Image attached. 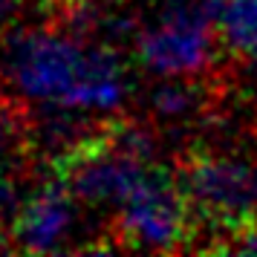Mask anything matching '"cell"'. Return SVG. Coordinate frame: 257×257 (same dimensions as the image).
Returning a JSON list of instances; mask_svg holds the SVG:
<instances>
[{"instance_id": "obj_1", "label": "cell", "mask_w": 257, "mask_h": 257, "mask_svg": "<svg viewBox=\"0 0 257 257\" xmlns=\"http://www.w3.org/2000/svg\"><path fill=\"white\" fill-rule=\"evenodd\" d=\"M3 70L38 104L81 113H107L127 93L124 64L110 47L55 29H21L6 38Z\"/></svg>"}, {"instance_id": "obj_2", "label": "cell", "mask_w": 257, "mask_h": 257, "mask_svg": "<svg viewBox=\"0 0 257 257\" xmlns=\"http://www.w3.org/2000/svg\"><path fill=\"white\" fill-rule=\"evenodd\" d=\"M197 225H208L214 251H257V162L191 151L176 168Z\"/></svg>"}, {"instance_id": "obj_3", "label": "cell", "mask_w": 257, "mask_h": 257, "mask_svg": "<svg viewBox=\"0 0 257 257\" xmlns=\"http://www.w3.org/2000/svg\"><path fill=\"white\" fill-rule=\"evenodd\" d=\"M153 165L151 133L133 121L110 118L81 139L64 145L49 176L61 179L87 205H121L130 188Z\"/></svg>"}, {"instance_id": "obj_4", "label": "cell", "mask_w": 257, "mask_h": 257, "mask_svg": "<svg viewBox=\"0 0 257 257\" xmlns=\"http://www.w3.org/2000/svg\"><path fill=\"white\" fill-rule=\"evenodd\" d=\"M199 231L194 208L185 197L179 174L151 165L142 179L121 199L113 225V237L121 248L148 251H179Z\"/></svg>"}, {"instance_id": "obj_5", "label": "cell", "mask_w": 257, "mask_h": 257, "mask_svg": "<svg viewBox=\"0 0 257 257\" xmlns=\"http://www.w3.org/2000/svg\"><path fill=\"white\" fill-rule=\"evenodd\" d=\"M205 0H168L156 24L136 35L142 67L168 78H188L208 67L214 55V29Z\"/></svg>"}, {"instance_id": "obj_6", "label": "cell", "mask_w": 257, "mask_h": 257, "mask_svg": "<svg viewBox=\"0 0 257 257\" xmlns=\"http://www.w3.org/2000/svg\"><path fill=\"white\" fill-rule=\"evenodd\" d=\"M75 202L72 191L61 179L49 176V182L26 194L12 220H9V243L18 251L47 254L58 251L64 240L70 237L75 222Z\"/></svg>"}, {"instance_id": "obj_7", "label": "cell", "mask_w": 257, "mask_h": 257, "mask_svg": "<svg viewBox=\"0 0 257 257\" xmlns=\"http://www.w3.org/2000/svg\"><path fill=\"white\" fill-rule=\"evenodd\" d=\"M217 38L228 52L257 70V0H222L217 9Z\"/></svg>"}, {"instance_id": "obj_8", "label": "cell", "mask_w": 257, "mask_h": 257, "mask_svg": "<svg viewBox=\"0 0 257 257\" xmlns=\"http://www.w3.org/2000/svg\"><path fill=\"white\" fill-rule=\"evenodd\" d=\"M197 104H199V90L194 84H185V81L162 84V87L153 93L156 116H162V118H182V116H188V113H194Z\"/></svg>"}, {"instance_id": "obj_9", "label": "cell", "mask_w": 257, "mask_h": 257, "mask_svg": "<svg viewBox=\"0 0 257 257\" xmlns=\"http://www.w3.org/2000/svg\"><path fill=\"white\" fill-rule=\"evenodd\" d=\"M26 3H29V0H0V24L9 21V18H15Z\"/></svg>"}]
</instances>
